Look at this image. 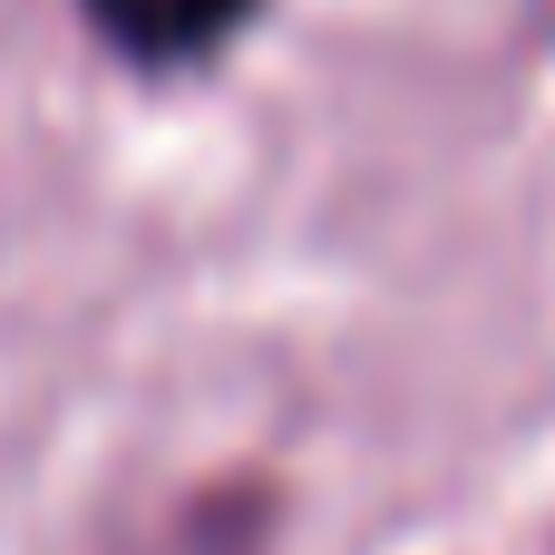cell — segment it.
Wrapping results in <instances>:
<instances>
[{"label": "cell", "instance_id": "1", "mask_svg": "<svg viewBox=\"0 0 555 555\" xmlns=\"http://www.w3.org/2000/svg\"><path fill=\"white\" fill-rule=\"evenodd\" d=\"M254 0H88V20L127 49V59H195L215 49Z\"/></svg>", "mask_w": 555, "mask_h": 555}]
</instances>
